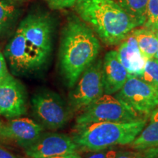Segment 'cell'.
<instances>
[{"mask_svg": "<svg viewBox=\"0 0 158 158\" xmlns=\"http://www.w3.org/2000/svg\"><path fill=\"white\" fill-rule=\"evenodd\" d=\"M98 38L89 26L76 17L67 22L62 31L59 62L61 74L68 88H73L99 54Z\"/></svg>", "mask_w": 158, "mask_h": 158, "instance_id": "1", "label": "cell"}, {"mask_svg": "<svg viewBox=\"0 0 158 158\" xmlns=\"http://www.w3.org/2000/svg\"><path fill=\"white\" fill-rule=\"evenodd\" d=\"M75 6L81 19L107 45L122 43L141 26L114 0H77Z\"/></svg>", "mask_w": 158, "mask_h": 158, "instance_id": "2", "label": "cell"}, {"mask_svg": "<svg viewBox=\"0 0 158 158\" xmlns=\"http://www.w3.org/2000/svg\"><path fill=\"white\" fill-rule=\"evenodd\" d=\"M147 120L130 122H100L76 124L72 138L78 149L97 152L116 145L130 144L139 135Z\"/></svg>", "mask_w": 158, "mask_h": 158, "instance_id": "3", "label": "cell"}, {"mask_svg": "<svg viewBox=\"0 0 158 158\" xmlns=\"http://www.w3.org/2000/svg\"><path fill=\"white\" fill-rule=\"evenodd\" d=\"M26 44L35 70L48 60L52 50L53 24L50 17L42 13L27 15L20 23Z\"/></svg>", "mask_w": 158, "mask_h": 158, "instance_id": "4", "label": "cell"}, {"mask_svg": "<svg viewBox=\"0 0 158 158\" xmlns=\"http://www.w3.org/2000/svg\"><path fill=\"white\" fill-rule=\"evenodd\" d=\"M146 118L116 96L105 94L82 110L76 122L77 124L100 122H130Z\"/></svg>", "mask_w": 158, "mask_h": 158, "instance_id": "5", "label": "cell"}, {"mask_svg": "<svg viewBox=\"0 0 158 158\" xmlns=\"http://www.w3.org/2000/svg\"><path fill=\"white\" fill-rule=\"evenodd\" d=\"M31 104L34 115L43 127L49 130L64 127L72 113L59 94L47 89L37 91L31 98Z\"/></svg>", "mask_w": 158, "mask_h": 158, "instance_id": "6", "label": "cell"}, {"mask_svg": "<svg viewBox=\"0 0 158 158\" xmlns=\"http://www.w3.org/2000/svg\"><path fill=\"white\" fill-rule=\"evenodd\" d=\"M69 94L71 111L84 110L104 93L102 80V60L94 61L88 67Z\"/></svg>", "mask_w": 158, "mask_h": 158, "instance_id": "7", "label": "cell"}, {"mask_svg": "<svg viewBox=\"0 0 158 158\" xmlns=\"http://www.w3.org/2000/svg\"><path fill=\"white\" fill-rule=\"evenodd\" d=\"M116 97L145 117L158 107V91L138 77L130 76Z\"/></svg>", "mask_w": 158, "mask_h": 158, "instance_id": "8", "label": "cell"}, {"mask_svg": "<svg viewBox=\"0 0 158 158\" xmlns=\"http://www.w3.org/2000/svg\"><path fill=\"white\" fill-rule=\"evenodd\" d=\"M23 149L29 158H48L77 153L78 147L68 135L43 132L36 141Z\"/></svg>", "mask_w": 158, "mask_h": 158, "instance_id": "9", "label": "cell"}, {"mask_svg": "<svg viewBox=\"0 0 158 158\" xmlns=\"http://www.w3.org/2000/svg\"><path fill=\"white\" fill-rule=\"evenodd\" d=\"M27 110L23 85L10 74L0 83V116L9 119L24 115Z\"/></svg>", "mask_w": 158, "mask_h": 158, "instance_id": "10", "label": "cell"}, {"mask_svg": "<svg viewBox=\"0 0 158 158\" xmlns=\"http://www.w3.org/2000/svg\"><path fill=\"white\" fill-rule=\"evenodd\" d=\"M45 127L29 118H15L3 124L1 138L12 140L24 148L30 145L44 132Z\"/></svg>", "mask_w": 158, "mask_h": 158, "instance_id": "11", "label": "cell"}, {"mask_svg": "<svg viewBox=\"0 0 158 158\" xmlns=\"http://www.w3.org/2000/svg\"><path fill=\"white\" fill-rule=\"evenodd\" d=\"M5 57L13 73L15 75H23L35 71L26 44L25 36L19 26L6 45Z\"/></svg>", "mask_w": 158, "mask_h": 158, "instance_id": "12", "label": "cell"}, {"mask_svg": "<svg viewBox=\"0 0 158 158\" xmlns=\"http://www.w3.org/2000/svg\"><path fill=\"white\" fill-rule=\"evenodd\" d=\"M130 74L122 65L116 51H110L102 61L104 93L115 94L122 88Z\"/></svg>", "mask_w": 158, "mask_h": 158, "instance_id": "13", "label": "cell"}, {"mask_svg": "<svg viewBox=\"0 0 158 158\" xmlns=\"http://www.w3.org/2000/svg\"><path fill=\"white\" fill-rule=\"evenodd\" d=\"M117 52L120 62L130 76L141 78L147 59L140 51L133 31L121 43Z\"/></svg>", "mask_w": 158, "mask_h": 158, "instance_id": "14", "label": "cell"}, {"mask_svg": "<svg viewBox=\"0 0 158 158\" xmlns=\"http://www.w3.org/2000/svg\"><path fill=\"white\" fill-rule=\"evenodd\" d=\"M157 146H158V107L150 114L147 125L130 143L132 149L138 151H143Z\"/></svg>", "mask_w": 158, "mask_h": 158, "instance_id": "15", "label": "cell"}, {"mask_svg": "<svg viewBox=\"0 0 158 158\" xmlns=\"http://www.w3.org/2000/svg\"><path fill=\"white\" fill-rule=\"evenodd\" d=\"M133 31L140 51L145 59L154 58L158 51V31L147 27L135 29Z\"/></svg>", "mask_w": 158, "mask_h": 158, "instance_id": "16", "label": "cell"}, {"mask_svg": "<svg viewBox=\"0 0 158 158\" xmlns=\"http://www.w3.org/2000/svg\"><path fill=\"white\" fill-rule=\"evenodd\" d=\"M128 15L143 25L147 19L149 0H114Z\"/></svg>", "mask_w": 158, "mask_h": 158, "instance_id": "17", "label": "cell"}, {"mask_svg": "<svg viewBox=\"0 0 158 158\" xmlns=\"http://www.w3.org/2000/svg\"><path fill=\"white\" fill-rule=\"evenodd\" d=\"M16 9L7 0H0V34L4 32L14 19Z\"/></svg>", "mask_w": 158, "mask_h": 158, "instance_id": "18", "label": "cell"}, {"mask_svg": "<svg viewBox=\"0 0 158 158\" xmlns=\"http://www.w3.org/2000/svg\"><path fill=\"white\" fill-rule=\"evenodd\" d=\"M140 78L158 91V62L155 59H147L143 74Z\"/></svg>", "mask_w": 158, "mask_h": 158, "instance_id": "19", "label": "cell"}, {"mask_svg": "<svg viewBox=\"0 0 158 158\" xmlns=\"http://www.w3.org/2000/svg\"><path fill=\"white\" fill-rule=\"evenodd\" d=\"M144 27L158 31V0H149Z\"/></svg>", "mask_w": 158, "mask_h": 158, "instance_id": "20", "label": "cell"}, {"mask_svg": "<svg viewBox=\"0 0 158 158\" xmlns=\"http://www.w3.org/2000/svg\"><path fill=\"white\" fill-rule=\"evenodd\" d=\"M77 0H45L49 7L54 10L68 8L75 5Z\"/></svg>", "mask_w": 158, "mask_h": 158, "instance_id": "21", "label": "cell"}, {"mask_svg": "<svg viewBox=\"0 0 158 158\" xmlns=\"http://www.w3.org/2000/svg\"><path fill=\"white\" fill-rule=\"evenodd\" d=\"M10 74V73L7 68L5 57L2 53L0 51V83L4 79L7 78Z\"/></svg>", "mask_w": 158, "mask_h": 158, "instance_id": "22", "label": "cell"}, {"mask_svg": "<svg viewBox=\"0 0 158 158\" xmlns=\"http://www.w3.org/2000/svg\"><path fill=\"white\" fill-rule=\"evenodd\" d=\"M117 153L118 152H116V150L106 149L89 156L88 158H115Z\"/></svg>", "mask_w": 158, "mask_h": 158, "instance_id": "23", "label": "cell"}, {"mask_svg": "<svg viewBox=\"0 0 158 158\" xmlns=\"http://www.w3.org/2000/svg\"><path fill=\"white\" fill-rule=\"evenodd\" d=\"M115 158H143V155L141 151L122 152H118Z\"/></svg>", "mask_w": 158, "mask_h": 158, "instance_id": "24", "label": "cell"}, {"mask_svg": "<svg viewBox=\"0 0 158 158\" xmlns=\"http://www.w3.org/2000/svg\"><path fill=\"white\" fill-rule=\"evenodd\" d=\"M143 158H158V146L142 151Z\"/></svg>", "mask_w": 158, "mask_h": 158, "instance_id": "25", "label": "cell"}, {"mask_svg": "<svg viewBox=\"0 0 158 158\" xmlns=\"http://www.w3.org/2000/svg\"><path fill=\"white\" fill-rule=\"evenodd\" d=\"M0 158H18L7 149L0 147Z\"/></svg>", "mask_w": 158, "mask_h": 158, "instance_id": "26", "label": "cell"}, {"mask_svg": "<svg viewBox=\"0 0 158 158\" xmlns=\"http://www.w3.org/2000/svg\"><path fill=\"white\" fill-rule=\"evenodd\" d=\"M48 158H81V157L77 153H72V154H67V155L54 156V157H51Z\"/></svg>", "mask_w": 158, "mask_h": 158, "instance_id": "27", "label": "cell"}, {"mask_svg": "<svg viewBox=\"0 0 158 158\" xmlns=\"http://www.w3.org/2000/svg\"><path fill=\"white\" fill-rule=\"evenodd\" d=\"M2 126H3L2 122L1 120H0V138H1V132H2Z\"/></svg>", "mask_w": 158, "mask_h": 158, "instance_id": "28", "label": "cell"}, {"mask_svg": "<svg viewBox=\"0 0 158 158\" xmlns=\"http://www.w3.org/2000/svg\"><path fill=\"white\" fill-rule=\"evenodd\" d=\"M154 59H155V60L157 61V62H158V51H157V53H156V54H155V57H154Z\"/></svg>", "mask_w": 158, "mask_h": 158, "instance_id": "29", "label": "cell"}, {"mask_svg": "<svg viewBox=\"0 0 158 158\" xmlns=\"http://www.w3.org/2000/svg\"><path fill=\"white\" fill-rule=\"evenodd\" d=\"M7 1H23V0H7Z\"/></svg>", "mask_w": 158, "mask_h": 158, "instance_id": "30", "label": "cell"}]
</instances>
